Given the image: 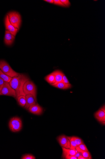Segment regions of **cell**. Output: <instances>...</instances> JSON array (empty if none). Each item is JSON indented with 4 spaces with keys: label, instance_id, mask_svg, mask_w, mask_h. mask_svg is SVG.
<instances>
[{
    "label": "cell",
    "instance_id": "cell-26",
    "mask_svg": "<svg viewBox=\"0 0 105 159\" xmlns=\"http://www.w3.org/2000/svg\"><path fill=\"white\" fill-rule=\"evenodd\" d=\"M54 4L61 7H66L65 5L60 0H54Z\"/></svg>",
    "mask_w": 105,
    "mask_h": 159
},
{
    "label": "cell",
    "instance_id": "cell-21",
    "mask_svg": "<svg viewBox=\"0 0 105 159\" xmlns=\"http://www.w3.org/2000/svg\"><path fill=\"white\" fill-rule=\"evenodd\" d=\"M71 137L72 139L75 142L78 146L83 143V140L79 137L75 136H72Z\"/></svg>",
    "mask_w": 105,
    "mask_h": 159
},
{
    "label": "cell",
    "instance_id": "cell-16",
    "mask_svg": "<svg viewBox=\"0 0 105 159\" xmlns=\"http://www.w3.org/2000/svg\"><path fill=\"white\" fill-rule=\"evenodd\" d=\"M45 79L48 83L51 85L54 84L56 82L55 76L51 74L46 76Z\"/></svg>",
    "mask_w": 105,
    "mask_h": 159
},
{
    "label": "cell",
    "instance_id": "cell-22",
    "mask_svg": "<svg viewBox=\"0 0 105 159\" xmlns=\"http://www.w3.org/2000/svg\"><path fill=\"white\" fill-rule=\"evenodd\" d=\"M78 147L80 149L86 152L89 151L86 146L83 143H82V144L78 146Z\"/></svg>",
    "mask_w": 105,
    "mask_h": 159
},
{
    "label": "cell",
    "instance_id": "cell-4",
    "mask_svg": "<svg viewBox=\"0 0 105 159\" xmlns=\"http://www.w3.org/2000/svg\"><path fill=\"white\" fill-rule=\"evenodd\" d=\"M23 90L25 95L28 94H32L36 102V87L32 81L29 80L26 82L23 85Z\"/></svg>",
    "mask_w": 105,
    "mask_h": 159
},
{
    "label": "cell",
    "instance_id": "cell-27",
    "mask_svg": "<svg viewBox=\"0 0 105 159\" xmlns=\"http://www.w3.org/2000/svg\"><path fill=\"white\" fill-rule=\"evenodd\" d=\"M80 156H82L81 153L80 152H78L77 151L76 154V155L74 156H75L76 158H77L79 157Z\"/></svg>",
    "mask_w": 105,
    "mask_h": 159
},
{
    "label": "cell",
    "instance_id": "cell-12",
    "mask_svg": "<svg viewBox=\"0 0 105 159\" xmlns=\"http://www.w3.org/2000/svg\"><path fill=\"white\" fill-rule=\"evenodd\" d=\"M26 98V104L24 108L28 110L29 107L33 105L36 104L34 96L31 94H28L25 96Z\"/></svg>",
    "mask_w": 105,
    "mask_h": 159
},
{
    "label": "cell",
    "instance_id": "cell-17",
    "mask_svg": "<svg viewBox=\"0 0 105 159\" xmlns=\"http://www.w3.org/2000/svg\"><path fill=\"white\" fill-rule=\"evenodd\" d=\"M19 105L22 107H25L26 104V98L25 96H20L16 99Z\"/></svg>",
    "mask_w": 105,
    "mask_h": 159
},
{
    "label": "cell",
    "instance_id": "cell-20",
    "mask_svg": "<svg viewBox=\"0 0 105 159\" xmlns=\"http://www.w3.org/2000/svg\"><path fill=\"white\" fill-rule=\"evenodd\" d=\"M69 140L70 143L71 147L70 148L71 149L76 150V148L78 147V146L77 145L75 142L73 140L71 137L67 136Z\"/></svg>",
    "mask_w": 105,
    "mask_h": 159
},
{
    "label": "cell",
    "instance_id": "cell-25",
    "mask_svg": "<svg viewBox=\"0 0 105 159\" xmlns=\"http://www.w3.org/2000/svg\"><path fill=\"white\" fill-rule=\"evenodd\" d=\"M61 82L66 84L70 83V82L69 80H68L64 74H63V75L62 79Z\"/></svg>",
    "mask_w": 105,
    "mask_h": 159
},
{
    "label": "cell",
    "instance_id": "cell-14",
    "mask_svg": "<svg viewBox=\"0 0 105 159\" xmlns=\"http://www.w3.org/2000/svg\"><path fill=\"white\" fill-rule=\"evenodd\" d=\"M95 116L99 121L104 123L105 124V112L101 110H99L96 112Z\"/></svg>",
    "mask_w": 105,
    "mask_h": 159
},
{
    "label": "cell",
    "instance_id": "cell-31",
    "mask_svg": "<svg viewBox=\"0 0 105 159\" xmlns=\"http://www.w3.org/2000/svg\"><path fill=\"white\" fill-rule=\"evenodd\" d=\"M101 110L105 112V106H104V107H102Z\"/></svg>",
    "mask_w": 105,
    "mask_h": 159
},
{
    "label": "cell",
    "instance_id": "cell-24",
    "mask_svg": "<svg viewBox=\"0 0 105 159\" xmlns=\"http://www.w3.org/2000/svg\"><path fill=\"white\" fill-rule=\"evenodd\" d=\"M60 1L66 7H69L71 6V3L69 0H61Z\"/></svg>",
    "mask_w": 105,
    "mask_h": 159
},
{
    "label": "cell",
    "instance_id": "cell-28",
    "mask_svg": "<svg viewBox=\"0 0 105 159\" xmlns=\"http://www.w3.org/2000/svg\"><path fill=\"white\" fill-rule=\"evenodd\" d=\"M5 82L2 78H0V86H3Z\"/></svg>",
    "mask_w": 105,
    "mask_h": 159
},
{
    "label": "cell",
    "instance_id": "cell-1",
    "mask_svg": "<svg viewBox=\"0 0 105 159\" xmlns=\"http://www.w3.org/2000/svg\"><path fill=\"white\" fill-rule=\"evenodd\" d=\"M29 80H30V79L27 75L20 74L18 77L12 78L9 82L10 85L15 91L16 94V99L20 96H26L23 91V87L26 82Z\"/></svg>",
    "mask_w": 105,
    "mask_h": 159
},
{
    "label": "cell",
    "instance_id": "cell-6",
    "mask_svg": "<svg viewBox=\"0 0 105 159\" xmlns=\"http://www.w3.org/2000/svg\"><path fill=\"white\" fill-rule=\"evenodd\" d=\"M1 93L2 95L11 96L15 99L16 97L15 91L10 85L9 83L6 82L3 85Z\"/></svg>",
    "mask_w": 105,
    "mask_h": 159
},
{
    "label": "cell",
    "instance_id": "cell-2",
    "mask_svg": "<svg viewBox=\"0 0 105 159\" xmlns=\"http://www.w3.org/2000/svg\"><path fill=\"white\" fill-rule=\"evenodd\" d=\"M0 69L5 74L12 78L18 77L20 74L15 71L6 61L4 60H0Z\"/></svg>",
    "mask_w": 105,
    "mask_h": 159
},
{
    "label": "cell",
    "instance_id": "cell-18",
    "mask_svg": "<svg viewBox=\"0 0 105 159\" xmlns=\"http://www.w3.org/2000/svg\"><path fill=\"white\" fill-rule=\"evenodd\" d=\"M76 150L77 151L80 152L81 153L82 156L87 159H91V155L90 152L83 151L80 149L79 148L77 147L76 148Z\"/></svg>",
    "mask_w": 105,
    "mask_h": 159
},
{
    "label": "cell",
    "instance_id": "cell-13",
    "mask_svg": "<svg viewBox=\"0 0 105 159\" xmlns=\"http://www.w3.org/2000/svg\"><path fill=\"white\" fill-rule=\"evenodd\" d=\"M51 74L55 76L56 82L54 84H52V86H54L58 83L61 82L62 80L63 75L64 74L62 71L59 70H57L54 71L52 72Z\"/></svg>",
    "mask_w": 105,
    "mask_h": 159
},
{
    "label": "cell",
    "instance_id": "cell-30",
    "mask_svg": "<svg viewBox=\"0 0 105 159\" xmlns=\"http://www.w3.org/2000/svg\"><path fill=\"white\" fill-rule=\"evenodd\" d=\"M77 159H87V158L83 157L82 156H80L77 158Z\"/></svg>",
    "mask_w": 105,
    "mask_h": 159
},
{
    "label": "cell",
    "instance_id": "cell-10",
    "mask_svg": "<svg viewBox=\"0 0 105 159\" xmlns=\"http://www.w3.org/2000/svg\"><path fill=\"white\" fill-rule=\"evenodd\" d=\"M15 37L8 30H6L4 36V42L7 45H11L14 42Z\"/></svg>",
    "mask_w": 105,
    "mask_h": 159
},
{
    "label": "cell",
    "instance_id": "cell-15",
    "mask_svg": "<svg viewBox=\"0 0 105 159\" xmlns=\"http://www.w3.org/2000/svg\"><path fill=\"white\" fill-rule=\"evenodd\" d=\"M53 86L57 88L62 89H66L71 88V85L70 83L66 84L62 82H60Z\"/></svg>",
    "mask_w": 105,
    "mask_h": 159
},
{
    "label": "cell",
    "instance_id": "cell-11",
    "mask_svg": "<svg viewBox=\"0 0 105 159\" xmlns=\"http://www.w3.org/2000/svg\"><path fill=\"white\" fill-rule=\"evenodd\" d=\"M63 151L62 157L64 159H68L71 156H74L77 152L76 150L68 149L62 147Z\"/></svg>",
    "mask_w": 105,
    "mask_h": 159
},
{
    "label": "cell",
    "instance_id": "cell-5",
    "mask_svg": "<svg viewBox=\"0 0 105 159\" xmlns=\"http://www.w3.org/2000/svg\"><path fill=\"white\" fill-rule=\"evenodd\" d=\"M9 17V21L16 28L19 30L21 22V19L20 14L15 12H10L7 14Z\"/></svg>",
    "mask_w": 105,
    "mask_h": 159
},
{
    "label": "cell",
    "instance_id": "cell-29",
    "mask_svg": "<svg viewBox=\"0 0 105 159\" xmlns=\"http://www.w3.org/2000/svg\"><path fill=\"white\" fill-rule=\"evenodd\" d=\"M44 1L50 3L54 4V0H44Z\"/></svg>",
    "mask_w": 105,
    "mask_h": 159
},
{
    "label": "cell",
    "instance_id": "cell-23",
    "mask_svg": "<svg viewBox=\"0 0 105 159\" xmlns=\"http://www.w3.org/2000/svg\"><path fill=\"white\" fill-rule=\"evenodd\" d=\"M22 159H35L36 158L31 155H23L21 158Z\"/></svg>",
    "mask_w": 105,
    "mask_h": 159
},
{
    "label": "cell",
    "instance_id": "cell-9",
    "mask_svg": "<svg viewBox=\"0 0 105 159\" xmlns=\"http://www.w3.org/2000/svg\"><path fill=\"white\" fill-rule=\"evenodd\" d=\"M28 110L31 113L37 115H41L43 111L42 108L38 104L30 106Z\"/></svg>",
    "mask_w": 105,
    "mask_h": 159
},
{
    "label": "cell",
    "instance_id": "cell-3",
    "mask_svg": "<svg viewBox=\"0 0 105 159\" xmlns=\"http://www.w3.org/2000/svg\"><path fill=\"white\" fill-rule=\"evenodd\" d=\"M9 129L13 132H18L22 129L23 125L21 120L19 117H15L10 120L9 124Z\"/></svg>",
    "mask_w": 105,
    "mask_h": 159
},
{
    "label": "cell",
    "instance_id": "cell-8",
    "mask_svg": "<svg viewBox=\"0 0 105 159\" xmlns=\"http://www.w3.org/2000/svg\"><path fill=\"white\" fill-rule=\"evenodd\" d=\"M5 26H6V30H8L15 37L18 31V29L15 28L10 23L9 21V17L8 15H7L5 19Z\"/></svg>",
    "mask_w": 105,
    "mask_h": 159
},
{
    "label": "cell",
    "instance_id": "cell-32",
    "mask_svg": "<svg viewBox=\"0 0 105 159\" xmlns=\"http://www.w3.org/2000/svg\"><path fill=\"white\" fill-rule=\"evenodd\" d=\"M2 86H0V95H2V94L1 93V91Z\"/></svg>",
    "mask_w": 105,
    "mask_h": 159
},
{
    "label": "cell",
    "instance_id": "cell-7",
    "mask_svg": "<svg viewBox=\"0 0 105 159\" xmlns=\"http://www.w3.org/2000/svg\"><path fill=\"white\" fill-rule=\"evenodd\" d=\"M57 140L62 147L70 149L71 143L67 136L65 135H61L58 137Z\"/></svg>",
    "mask_w": 105,
    "mask_h": 159
},
{
    "label": "cell",
    "instance_id": "cell-19",
    "mask_svg": "<svg viewBox=\"0 0 105 159\" xmlns=\"http://www.w3.org/2000/svg\"><path fill=\"white\" fill-rule=\"evenodd\" d=\"M0 78H2L5 82L7 83H9L12 78L5 74L1 69H0Z\"/></svg>",
    "mask_w": 105,
    "mask_h": 159
}]
</instances>
